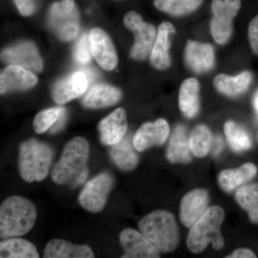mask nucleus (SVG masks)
Masks as SVG:
<instances>
[{
	"label": "nucleus",
	"instance_id": "obj_6",
	"mask_svg": "<svg viewBox=\"0 0 258 258\" xmlns=\"http://www.w3.org/2000/svg\"><path fill=\"white\" fill-rule=\"evenodd\" d=\"M48 23L56 35L63 41L77 37L80 29L79 13L74 0H61L50 7Z\"/></svg>",
	"mask_w": 258,
	"mask_h": 258
},
{
	"label": "nucleus",
	"instance_id": "obj_29",
	"mask_svg": "<svg viewBox=\"0 0 258 258\" xmlns=\"http://www.w3.org/2000/svg\"><path fill=\"white\" fill-rule=\"evenodd\" d=\"M212 143V135L210 129L205 125L195 127L190 134L189 147L195 157L203 158L208 155Z\"/></svg>",
	"mask_w": 258,
	"mask_h": 258
},
{
	"label": "nucleus",
	"instance_id": "obj_17",
	"mask_svg": "<svg viewBox=\"0 0 258 258\" xmlns=\"http://www.w3.org/2000/svg\"><path fill=\"white\" fill-rule=\"evenodd\" d=\"M186 64L194 72L203 74L215 66V51L210 44L189 40L185 50Z\"/></svg>",
	"mask_w": 258,
	"mask_h": 258
},
{
	"label": "nucleus",
	"instance_id": "obj_2",
	"mask_svg": "<svg viewBox=\"0 0 258 258\" xmlns=\"http://www.w3.org/2000/svg\"><path fill=\"white\" fill-rule=\"evenodd\" d=\"M37 216L35 205L28 199L10 197L0 207V237L8 239L28 234Z\"/></svg>",
	"mask_w": 258,
	"mask_h": 258
},
{
	"label": "nucleus",
	"instance_id": "obj_3",
	"mask_svg": "<svg viewBox=\"0 0 258 258\" xmlns=\"http://www.w3.org/2000/svg\"><path fill=\"white\" fill-rule=\"evenodd\" d=\"M139 230L161 252L168 253L177 247L179 229L174 215L166 210H155L139 222Z\"/></svg>",
	"mask_w": 258,
	"mask_h": 258
},
{
	"label": "nucleus",
	"instance_id": "obj_31",
	"mask_svg": "<svg viewBox=\"0 0 258 258\" xmlns=\"http://www.w3.org/2000/svg\"><path fill=\"white\" fill-rule=\"evenodd\" d=\"M203 0H154L158 10L174 16L189 14L198 9Z\"/></svg>",
	"mask_w": 258,
	"mask_h": 258
},
{
	"label": "nucleus",
	"instance_id": "obj_35",
	"mask_svg": "<svg viewBox=\"0 0 258 258\" xmlns=\"http://www.w3.org/2000/svg\"><path fill=\"white\" fill-rule=\"evenodd\" d=\"M14 2L20 14L23 16H29L35 11V0H14Z\"/></svg>",
	"mask_w": 258,
	"mask_h": 258
},
{
	"label": "nucleus",
	"instance_id": "obj_13",
	"mask_svg": "<svg viewBox=\"0 0 258 258\" xmlns=\"http://www.w3.org/2000/svg\"><path fill=\"white\" fill-rule=\"evenodd\" d=\"M89 37L93 56L98 64L108 71L115 69L118 57L109 36L101 29L95 28L90 32Z\"/></svg>",
	"mask_w": 258,
	"mask_h": 258
},
{
	"label": "nucleus",
	"instance_id": "obj_1",
	"mask_svg": "<svg viewBox=\"0 0 258 258\" xmlns=\"http://www.w3.org/2000/svg\"><path fill=\"white\" fill-rule=\"evenodd\" d=\"M89 144L83 137H75L66 144L60 160L51 173L52 181L57 184L76 186L83 184L88 175Z\"/></svg>",
	"mask_w": 258,
	"mask_h": 258
},
{
	"label": "nucleus",
	"instance_id": "obj_9",
	"mask_svg": "<svg viewBox=\"0 0 258 258\" xmlns=\"http://www.w3.org/2000/svg\"><path fill=\"white\" fill-rule=\"evenodd\" d=\"M123 249L122 258H158L160 251L142 233L133 229H125L120 235Z\"/></svg>",
	"mask_w": 258,
	"mask_h": 258
},
{
	"label": "nucleus",
	"instance_id": "obj_7",
	"mask_svg": "<svg viewBox=\"0 0 258 258\" xmlns=\"http://www.w3.org/2000/svg\"><path fill=\"white\" fill-rule=\"evenodd\" d=\"M123 23L125 28L135 35V42L131 50V57L134 60H144L155 43L157 39L155 28L151 24L144 23L142 17L134 11L128 12L125 15Z\"/></svg>",
	"mask_w": 258,
	"mask_h": 258
},
{
	"label": "nucleus",
	"instance_id": "obj_30",
	"mask_svg": "<svg viewBox=\"0 0 258 258\" xmlns=\"http://www.w3.org/2000/svg\"><path fill=\"white\" fill-rule=\"evenodd\" d=\"M224 132L230 147L235 152H244L252 147V140L249 134L235 122L232 120L226 122Z\"/></svg>",
	"mask_w": 258,
	"mask_h": 258
},
{
	"label": "nucleus",
	"instance_id": "obj_20",
	"mask_svg": "<svg viewBox=\"0 0 258 258\" xmlns=\"http://www.w3.org/2000/svg\"><path fill=\"white\" fill-rule=\"evenodd\" d=\"M45 258H93L95 254L86 244L78 245L61 239H54L46 244Z\"/></svg>",
	"mask_w": 258,
	"mask_h": 258
},
{
	"label": "nucleus",
	"instance_id": "obj_39",
	"mask_svg": "<svg viewBox=\"0 0 258 258\" xmlns=\"http://www.w3.org/2000/svg\"><path fill=\"white\" fill-rule=\"evenodd\" d=\"M223 147L224 144L222 139L220 138V137H217V138L215 139V143H214L213 151H212L214 155H218V154L221 152Z\"/></svg>",
	"mask_w": 258,
	"mask_h": 258
},
{
	"label": "nucleus",
	"instance_id": "obj_25",
	"mask_svg": "<svg viewBox=\"0 0 258 258\" xmlns=\"http://www.w3.org/2000/svg\"><path fill=\"white\" fill-rule=\"evenodd\" d=\"M252 76L248 71H244L238 76L232 77L219 74L214 79V86L217 91L228 96H236L244 92L249 88Z\"/></svg>",
	"mask_w": 258,
	"mask_h": 258
},
{
	"label": "nucleus",
	"instance_id": "obj_12",
	"mask_svg": "<svg viewBox=\"0 0 258 258\" xmlns=\"http://www.w3.org/2000/svg\"><path fill=\"white\" fill-rule=\"evenodd\" d=\"M169 134V124L163 118H159L154 123H144L134 135V148L138 152H142L155 146L162 145Z\"/></svg>",
	"mask_w": 258,
	"mask_h": 258
},
{
	"label": "nucleus",
	"instance_id": "obj_40",
	"mask_svg": "<svg viewBox=\"0 0 258 258\" xmlns=\"http://www.w3.org/2000/svg\"><path fill=\"white\" fill-rule=\"evenodd\" d=\"M254 106H255L256 110L258 113V92L256 94L255 98H254Z\"/></svg>",
	"mask_w": 258,
	"mask_h": 258
},
{
	"label": "nucleus",
	"instance_id": "obj_19",
	"mask_svg": "<svg viewBox=\"0 0 258 258\" xmlns=\"http://www.w3.org/2000/svg\"><path fill=\"white\" fill-rule=\"evenodd\" d=\"M175 28L172 24L168 22H164L159 26L157 39L150 56L151 64L155 69L166 70L170 66L169 36L171 33H175Z\"/></svg>",
	"mask_w": 258,
	"mask_h": 258
},
{
	"label": "nucleus",
	"instance_id": "obj_18",
	"mask_svg": "<svg viewBox=\"0 0 258 258\" xmlns=\"http://www.w3.org/2000/svg\"><path fill=\"white\" fill-rule=\"evenodd\" d=\"M212 16L211 32L217 43L224 45L230 40L232 33V20L231 15L222 0H213L212 3Z\"/></svg>",
	"mask_w": 258,
	"mask_h": 258
},
{
	"label": "nucleus",
	"instance_id": "obj_16",
	"mask_svg": "<svg viewBox=\"0 0 258 258\" xmlns=\"http://www.w3.org/2000/svg\"><path fill=\"white\" fill-rule=\"evenodd\" d=\"M88 86L86 73L77 71L56 83L52 91V98L57 104H64L83 95Z\"/></svg>",
	"mask_w": 258,
	"mask_h": 258
},
{
	"label": "nucleus",
	"instance_id": "obj_14",
	"mask_svg": "<svg viewBox=\"0 0 258 258\" xmlns=\"http://www.w3.org/2000/svg\"><path fill=\"white\" fill-rule=\"evenodd\" d=\"M127 129L126 111L123 108H117L98 125L102 144L113 147L119 143L124 138Z\"/></svg>",
	"mask_w": 258,
	"mask_h": 258
},
{
	"label": "nucleus",
	"instance_id": "obj_34",
	"mask_svg": "<svg viewBox=\"0 0 258 258\" xmlns=\"http://www.w3.org/2000/svg\"><path fill=\"white\" fill-rule=\"evenodd\" d=\"M248 39L251 50L258 56V15L249 24Z\"/></svg>",
	"mask_w": 258,
	"mask_h": 258
},
{
	"label": "nucleus",
	"instance_id": "obj_8",
	"mask_svg": "<svg viewBox=\"0 0 258 258\" xmlns=\"http://www.w3.org/2000/svg\"><path fill=\"white\" fill-rule=\"evenodd\" d=\"M113 186V177L101 173L90 180L80 194L79 202L83 209L92 213L101 212L106 206L108 194Z\"/></svg>",
	"mask_w": 258,
	"mask_h": 258
},
{
	"label": "nucleus",
	"instance_id": "obj_24",
	"mask_svg": "<svg viewBox=\"0 0 258 258\" xmlns=\"http://www.w3.org/2000/svg\"><path fill=\"white\" fill-rule=\"evenodd\" d=\"M189 139L183 125H178L171 136L170 143L166 152V158L172 164H188L191 161Z\"/></svg>",
	"mask_w": 258,
	"mask_h": 258
},
{
	"label": "nucleus",
	"instance_id": "obj_11",
	"mask_svg": "<svg viewBox=\"0 0 258 258\" xmlns=\"http://www.w3.org/2000/svg\"><path fill=\"white\" fill-rule=\"evenodd\" d=\"M2 60L6 63L18 64L29 71L40 72L42 69L41 57L32 42L17 44L3 50Z\"/></svg>",
	"mask_w": 258,
	"mask_h": 258
},
{
	"label": "nucleus",
	"instance_id": "obj_10",
	"mask_svg": "<svg viewBox=\"0 0 258 258\" xmlns=\"http://www.w3.org/2000/svg\"><path fill=\"white\" fill-rule=\"evenodd\" d=\"M210 197L208 191L194 189L185 195L180 203L179 218L181 223L191 228L208 210Z\"/></svg>",
	"mask_w": 258,
	"mask_h": 258
},
{
	"label": "nucleus",
	"instance_id": "obj_5",
	"mask_svg": "<svg viewBox=\"0 0 258 258\" xmlns=\"http://www.w3.org/2000/svg\"><path fill=\"white\" fill-rule=\"evenodd\" d=\"M225 212L217 206L208 208L203 217L190 228L186 245L191 252L200 253L211 243L214 249H222L225 245L221 226Z\"/></svg>",
	"mask_w": 258,
	"mask_h": 258
},
{
	"label": "nucleus",
	"instance_id": "obj_27",
	"mask_svg": "<svg viewBox=\"0 0 258 258\" xmlns=\"http://www.w3.org/2000/svg\"><path fill=\"white\" fill-rule=\"evenodd\" d=\"M1 258H38L36 247L22 238L11 237L0 242Z\"/></svg>",
	"mask_w": 258,
	"mask_h": 258
},
{
	"label": "nucleus",
	"instance_id": "obj_36",
	"mask_svg": "<svg viewBox=\"0 0 258 258\" xmlns=\"http://www.w3.org/2000/svg\"><path fill=\"white\" fill-rule=\"evenodd\" d=\"M227 258H255L256 254L251 249L240 248L236 249L232 253L226 256Z\"/></svg>",
	"mask_w": 258,
	"mask_h": 258
},
{
	"label": "nucleus",
	"instance_id": "obj_33",
	"mask_svg": "<svg viewBox=\"0 0 258 258\" xmlns=\"http://www.w3.org/2000/svg\"><path fill=\"white\" fill-rule=\"evenodd\" d=\"M92 55L90 37L88 34L84 33L75 45L74 59L78 63L86 64L91 61Z\"/></svg>",
	"mask_w": 258,
	"mask_h": 258
},
{
	"label": "nucleus",
	"instance_id": "obj_26",
	"mask_svg": "<svg viewBox=\"0 0 258 258\" xmlns=\"http://www.w3.org/2000/svg\"><path fill=\"white\" fill-rule=\"evenodd\" d=\"M133 141L130 137H125L111 149V159L116 166L124 171L133 170L138 165L139 157L134 151Z\"/></svg>",
	"mask_w": 258,
	"mask_h": 258
},
{
	"label": "nucleus",
	"instance_id": "obj_38",
	"mask_svg": "<svg viewBox=\"0 0 258 258\" xmlns=\"http://www.w3.org/2000/svg\"><path fill=\"white\" fill-rule=\"evenodd\" d=\"M66 110L64 109L63 112H62V114L60 115L58 119L57 120V121L55 122V124L52 125L51 127L50 132L51 133H56V132L60 131L62 127L64 126V123H66Z\"/></svg>",
	"mask_w": 258,
	"mask_h": 258
},
{
	"label": "nucleus",
	"instance_id": "obj_32",
	"mask_svg": "<svg viewBox=\"0 0 258 258\" xmlns=\"http://www.w3.org/2000/svg\"><path fill=\"white\" fill-rule=\"evenodd\" d=\"M66 108L63 107H55L48 108L37 113L33 120V128L37 134L45 133L55 124L60 115Z\"/></svg>",
	"mask_w": 258,
	"mask_h": 258
},
{
	"label": "nucleus",
	"instance_id": "obj_41",
	"mask_svg": "<svg viewBox=\"0 0 258 258\" xmlns=\"http://www.w3.org/2000/svg\"><path fill=\"white\" fill-rule=\"evenodd\" d=\"M257 140H258V134H257Z\"/></svg>",
	"mask_w": 258,
	"mask_h": 258
},
{
	"label": "nucleus",
	"instance_id": "obj_22",
	"mask_svg": "<svg viewBox=\"0 0 258 258\" xmlns=\"http://www.w3.org/2000/svg\"><path fill=\"white\" fill-rule=\"evenodd\" d=\"M121 98V92L118 88L107 84L93 86L83 98V104L86 108H101L115 105Z\"/></svg>",
	"mask_w": 258,
	"mask_h": 258
},
{
	"label": "nucleus",
	"instance_id": "obj_37",
	"mask_svg": "<svg viewBox=\"0 0 258 258\" xmlns=\"http://www.w3.org/2000/svg\"><path fill=\"white\" fill-rule=\"evenodd\" d=\"M224 2L231 15L235 18L240 9L241 0H224Z\"/></svg>",
	"mask_w": 258,
	"mask_h": 258
},
{
	"label": "nucleus",
	"instance_id": "obj_15",
	"mask_svg": "<svg viewBox=\"0 0 258 258\" xmlns=\"http://www.w3.org/2000/svg\"><path fill=\"white\" fill-rule=\"evenodd\" d=\"M37 79L29 70L10 64L1 73L0 91L1 94L14 91H25L36 85Z\"/></svg>",
	"mask_w": 258,
	"mask_h": 258
},
{
	"label": "nucleus",
	"instance_id": "obj_4",
	"mask_svg": "<svg viewBox=\"0 0 258 258\" xmlns=\"http://www.w3.org/2000/svg\"><path fill=\"white\" fill-rule=\"evenodd\" d=\"M53 150L48 144L32 139L20 146L19 173L26 182L43 181L50 171Z\"/></svg>",
	"mask_w": 258,
	"mask_h": 258
},
{
	"label": "nucleus",
	"instance_id": "obj_21",
	"mask_svg": "<svg viewBox=\"0 0 258 258\" xmlns=\"http://www.w3.org/2000/svg\"><path fill=\"white\" fill-rule=\"evenodd\" d=\"M257 171L254 164L246 163L237 169L222 171L218 176V183L223 191L230 193L255 177Z\"/></svg>",
	"mask_w": 258,
	"mask_h": 258
},
{
	"label": "nucleus",
	"instance_id": "obj_23",
	"mask_svg": "<svg viewBox=\"0 0 258 258\" xmlns=\"http://www.w3.org/2000/svg\"><path fill=\"white\" fill-rule=\"evenodd\" d=\"M179 105L183 114L188 118L198 115L200 110V83L189 78L181 83L179 88Z\"/></svg>",
	"mask_w": 258,
	"mask_h": 258
},
{
	"label": "nucleus",
	"instance_id": "obj_28",
	"mask_svg": "<svg viewBox=\"0 0 258 258\" xmlns=\"http://www.w3.org/2000/svg\"><path fill=\"white\" fill-rule=\"evenodd\" d=\"M235 200L237 204L247 212L249 220L258 224V183L243 185L237 190Z\"/></svg>",
	"mask_w": 258,
	"mask_h": 258
}]
</instances>
